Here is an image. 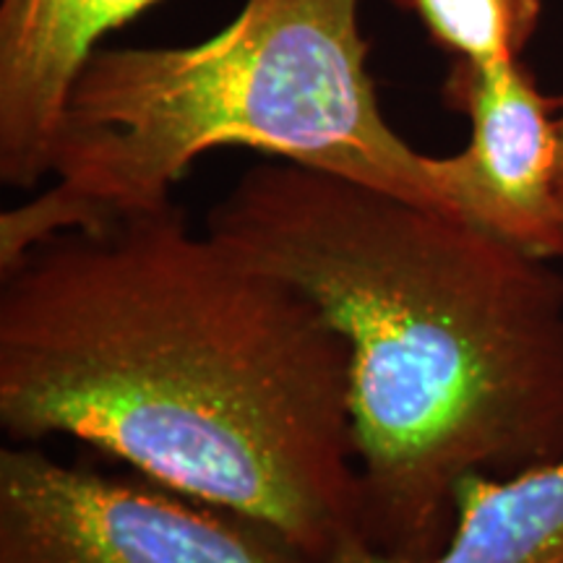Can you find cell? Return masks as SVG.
Wrapping results in <instances>:
<instances>
[{
    "instance_id": "9c48e42d",
    "label": "cell",
    "mask_w": 563,
    "mask_h": 563,
    "mask_svg": "<svg viewBox=\"0 0 563 563\" xmlns=\"http://www.w3.org/2000/svg\"><path fill=\"white\" fill-rule=\"evenodd\" d=\"M555 131H559V165H555V196L563 211V97L555 100Z\"/></svg>"
},
{
    "instance_id": "7a4b0ae2",
    "label": "cell",
    "mask_w": 563,
    "mask_h": 563,
    "mask_svg": "<svg viewBox=\"0 0 563 563\" xmlns=\"http://www.w3.org/2000/svg\"><path fill=\"white\" fill-rule=\"evenodd\" d=\"M207 232L347 342L365 548L431 559L464 477L563 454V274L548 258L290 159L251 167Z\"/></svg>"
},
{
    "instance_id": "ba28073f",
    "label": "cell",
    "mask_w": 563,
    "mask_h": 563,
    "mask_svg": "<svg viewBox=\"0 0 563 563\" xmlns=\"http://www.w3.org/2000/svg\"><path fill=\"white\" fill-rule=\"evenodd\" d=\"M422 21L435 45L460 60H493L525 51L543 0H391Z\"/></svg>"
},
{
    "instance_id": "3957f363",
    "label": "cell",
    "mask_w": 563,
    "mask_h": 563,
    "mask_svg": "<svg viewBox=\"0 0 563 563\" xmlns=\"http://www.w3.org/2000/svg\"><path fill=\"white\" fill-rule=\"evenodd\" d=\"M224 146L452 214L439 157L384 118L357 0H245L199 45L91 53L55 136L53 186L0 214V269L60 230L173 201L188 167Z\"/></svg>"
},
{
    "instance_id": "5b68a950",
    "label": "cell",
    "mask_w": 563,
    "mask_h": 563,
    "mask_svg": "<svg viewBox=\"0 0 563 563\" xmlns=\"http://www.w3.org/2000/svg\"><path fill=\"white\" fill-rule=\"evenodd\" d=\"M446 102L470 121L467 146L439 157L452 214L538 258H563L555 100L517 55H504L456 60Z\"/></svg>"
},
{
    "instance_id": "277c9868",
    "label": "cell",
    "mask_w": 563,
    "mask_h": 563,
    "mask_svg": "<svg viewBox=\"0 0 563 563\" xmlns=\"http://www.w3.org/2000/svg\"><path fill=\"white\" fill-rule=\"evenodd\" d=\"M0 563H319L269 527L157 485L0 449Z\"/></svg>"
},
{
    "instance_id": "6da1fadb",
    "label": "cell",
    "mask_w": 563,
    "mask_h": 563,
    "mask_svg": "<svg viewBox=\"0 0 563 563\" xmlns=\"http://www.w3.org/2000/svg\"><path fill=\"white\" fill-rule=\"evenodd\" d=\"M0 428L68 435L319 563L361 540L350 347L173 201L0 269Z\"/></svg>"
},
{
    "instance_id": "52a82bcc",
    "label": "cell",
    "mask_w": 563,
    "mask_h": 563,
    "mask_svg": "<svg viewBox=\"0 0 563 563\" xmlns=\"http://www.w3.org/2000/svg\"><path fill=\"white\" fill-rule=\"evenodd\" d=\"M323 563H563V454L514 475L464 477L454 530L431 559H389L355 540Z\"/></svg>"
},
{
    "instance_id": "8992f818",
    "label": "cell",
    "mask_w": 563,
    "mask_h": 563,
    "mask_svg": "<svg viewBox=\"0 0 563 563\" xmlns=\"http://www.w3.org/2000/svg\"><path fill=\"white\" fill-rule=\"evenodd\" d=\"M159 0H0V178L34 188L97 42Z\"/></svg>"
}]
</instances>
